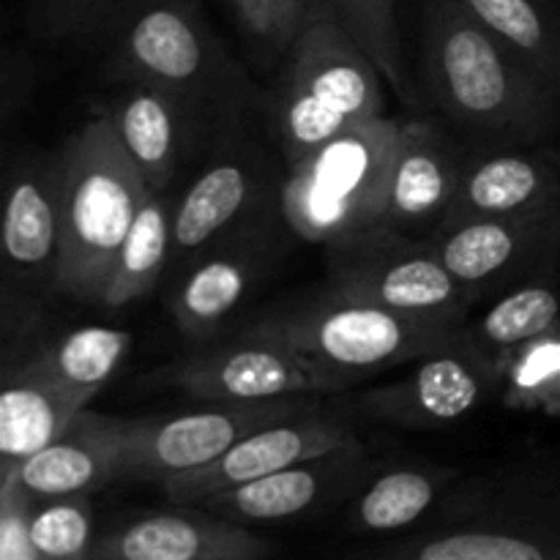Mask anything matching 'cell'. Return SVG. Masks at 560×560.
Segmentation results:
<instances>
[{"mask_svg":"<svg viewBox=\"0 0 560 560\" xmlns=\"http://www.w3.org/2000/svg\"><path fill=\"white\" fill-rule=\"evenodd\" d=\"M345 560H560V474L512 463L459 479L408 534Z\"/></svg>","mask_w":560,"mask_h":560,"instance_id":"obj_1","label":"cell"},{"mask_svg":"<svg viewBox=\"0 0 560 560\" xmlns=\"http://www.w3.org/2000/svg\"><path fill=\"white\" fill-rule=\"evenodd\" d=\"M424 80L435 107L468 135L525 145L550 135L560 96L457 0H427Z\"/></svg>","mask_w":560,"mask_h":560,"instance_id":"obj_2","label":"cell"},{"mask_svg":"<svg viewBox=\"0 0 560 560\" xmlns=\"http://www.w3.org/2000/svg\"><path fill=\"white\" fill-rule=\"evenodd\" d=\"M60 268L58 290L102 306L115 260L148 197L104 113L82 124L58 151Z\"/></svg>","mask_w":560,"mask_h":560,"instance_id":"obj_3","label":"cell"},{"mask_svg":"<svg viewBox=\"0 0 560 560\" xmlns=\"http://www.w3.org/2000/svg\"><path fill=\"white\" fill-rule=\"evenodd\" d=\"M246 328L288 345L337 392L359 377L419 361L463 337L465 323L402 315L331 288L273 306Z\"/></svg>","mask_w":560,"mask_h":560,"instance_id":"obj_4","label":"cell"},{"mask_svg":"<svg viewBox=\"0 0 560 560\" xmlns=\"http://www.w3.org/2000/svg\"><path fill=\"white\" fill-rule=\"evenodd\" d=\"M113 38L115 80L164 88L217 129L235 126L257 104L246 71L191 0H137Z\"/></svg>","mask_w":560,"mask_h":560,"instance_id":"obj_5","label":"cell"},{"mask_svg":"<svg viewBox=\"0 0 560 560\" xmlns=\"http://www.w3.org/2000/svg\"><path fill=\"white\" fill-rule=\"evenodd\" d=\"M383 74L331 11L306 25L284 55L268 115L293 167L334 137L383 115Z\"/></svg>","mask_w":560,"mask_h":560,"instance_id":"obj_6","label":"cell"},{"mask_svg":"<svg viewBox=\"0 0 560 560\" xmlns=\"http://www.w3.org/2000/svg\"><path fill=\"white\" fill-rule=\"evenodd\" d=\"M402 126V118L381 115L288 167L279 186L284 224L320 246L375 228Z\"/></svg>","mask_w":560,"mask_h":560,"instance_id":"obj_7","label":"cell"},{"mask_svg":"<svg viewBox=\"0 0 560 560\" xmlns=\"http://www.w3.org/2000/svg\"><path fill=\"white\" fill-rule=\"evenodd\" d=\"M326 288L430 320L465 323L474 293L452 277L424 238L361 230L326 246Z\"/></svg>","mask_w":560,"mask_h":560,"instance_id":"obj_8","label":"cell"},{"mask_svg":"<svg viewBox=\"0 0 560 560\" xmlns=\"http://www.w3.org/2000/svg\"><path fill=\"white\" fill-rule=\"evenodd\" d=\"M320 408L312 397L271 402H213L180 416L120 419V481H156L189 474L222 457L249 432Z\"/></svg>","mask_w":560,"mask_h":560,"instance_id":"obj_9","label":"cell"},{"mask_svg":"<svg viewBox=\"0 0 560 560\" xmlns=\"http://www.w3.org/2000/svg\"><path fill=\"white\" fill-rule=\"evenodd\" d=\"M142 383L208 402H271L337 392L288 345L252 328L230 342L170 361L142 377Z\"/></svg>","mask_w":560,"mask_h":560,"instance_id":"obj_10","label":"cell"},{"mask_svg":"<svg viewBox=\"0 0 560 560\" xmlns=\"http://www.w3.org/2000/svg\"><path fill=\"white\" fill-rule=\"evenodd\" d=\"M498 392L501 375L463 331L446 348L421 355L402 381L361 392L353 408L405 430H443L468 419Z\"/></svg>","mask_w":560,"mask_h":560,"instance_id":"obj_11","label":"cell"},{"mask_svg":"<svg viewBox=\"0 0 560 560\" xmlns=\"http://www.w3.org/2000/svg\"><path fill=\"white\" fill-rule=\"evenodd\" d=\"M355 443L361 441L353 427L337 416L323 413L320 405L315 410H306V413L290 416V419L273 421V424L249 432L211 465L189 470V474L170 476L159 487L170 503L197 506L200 501L219 495V492L266 479V476L279 474L290 465L323 457V454L339 452V448L355 446Z\"/></svg>","mask_w":560,"mask_h":560,"instance_id":"obj_12","label":"cell"},{"mask_svg":"<svg viewBox=\"0 0 560 560\" xmlns=\"http://www.w3.org/2000/svg\"><path fill=\"white\" fill-rule=\"evenodd\" d=\"M424 241L452 277L479 301L490 290L514 284L523 273L547 262V257H556L560 246V202L514 217L448 224L438 228Z\"/></svg>","mask_w":560,"mask_h":560,"instance_id":"obj_13","label":"cell"},{"mask_svg":"<svg viewBox=\"0 0 560 560\" xmlns=\"http://www.w3.org/2000/svg\"><path fill=\"white\" fill-rule=\"evenodd\" d=\"M277 255V230L262 217L202 252L173 279L170 315L178 331L191 342L211 339L244 304L252 288L262 282Z\"/></svg>","mask_w":560,"mask_h":560,"instance_id":"obj_14","label":"cell"},{"mask_svg":"<svg viewBox=\"0 0 560 560\" xmlns=\"http://www.w3.org/2000/svg\"><path fill=\"white\" fill-rule=\"evenodd\" d=\"M377 465L381 463L372 457L370 448L364 443H355V446L290 465L266 479L219 492L197 506L241 525L290 523V520L326 512L331 506H342Z\"/></svg>","mask_w":560,"mask_h":560,"instance_id":"obj_15","label":"cell"},{"mask_svg":"<svg viewBox=\"0 0 560 560\" xmlns=\"http://www.w3.org/2000/svg\"><path fill=\"white\" fill-rule=\"evenodd\" d=\"M271 552V541L249 525L173 503L167 512L135 514L98 534L91 560H266Z\"/></svg>","mask_w":560,"mask_h":560,"instance_id":"obj_16","label":"cell"},{"mask_svg":"<svg viewBox=\"0 0 560 560\" xmlns=\"http://www.w3.org/2000/svg\"><path fill=\"white\" fill-rule=\"evenodd\" d=\"M266 170L246 148H230L213 159L173 206V257L170 271L180 273L202 252L260 217Z\"/></svg>","mask_w":560,"mask_h":560,"instance_id":"obj_17","label":"cell"},{"mask_svg":"<svg viewBox=\"0 0 560 560\" xmlns=\"http://www.w3.org/2000/svg\"><path fill=\"white\" fill-rule=\"evenodd\" d=\"M98 113L109 118L148 191H167L184 159L200 148L208 131L217 129L186 98L148 82H124V91Z\"/></svg>","mask_w":560,"mask_h":560,"instance_id":"obj_18","label":"cell"},{"mask_svg":"<svg viewBox=\"0 0 560 560\" xmlns=\"http://www.w3.org/2000/svg\"><path fill=\"white\" fill-rule=\"evenodd\" d=\"M463 162L432 120H405L375 228L432 235L452 208Z\"/></svg>","mask_w":560,"mask_h":560,"instance_id":"obj_19","label":"cell"},{"mask_svg":"<svg viewBox=\"0 0 560 560\" xmlns=\"http://www.w3.org/2000/svg\"><path fill=\"white\" fill-rule=\"evenodd\" d=\"M5 268L22 288H58L60 167L55 156H22L9 170L3 202Z\"/></svg>","mask_w":560,"mask_h":560,"instance_id":"obj_20","label":"cell"},{"mask_svg":"<svg viewBox=\"0 0 560 560\" xmlns=\"http://www.w3.org/2000/svg\"><path fill=\"white\" fill-rule=\"evenodd\" d=\"M120 419L85 408L58 441L3 474L14 476L36 503L91 495L120 481Z\"/></svg>","mask_w":560,"mask_h":560,"instance_id":"obj_21","label":"cell"},{"mask_svg":"<svg viewBox=\"0 0 560 560\" xmlns=\"http://www.w3.org/2000/svg\"><path fill=\"white\" fill-rule=\"evenodd\" d=\"M560 202V167L534 151H490L463 162L457 195L441 228L468 219L514 217Z\"/></svg>","mask_w":560,"mask_h":560,"instance_id":"obj_22","label":"cell"},{"mask_svg":"<svg viewBox=\"0 0 560 560\" xmlns=\"http://www.w3.org/2000/svg\"><path fill=\"white\" fill-rule=\"evenodd\" d=\"M459 481V470L435 463L377 465L342 503V525L355 536H397L430 517Z\"/></svg>","mask_w":560,"mask_h":560,"instance_id":"obj_23","label":"cell"},{"mask_svg":"<svg viewBox=\"0 0 560 560\" xmlns=\"http://www.w3.org/2000/svg\"><path fill=\"white\" fill-rule=\"evenodd\" d=\"M88 405L91 397L44 375L31 361L5 370L0 394V474L58 441Z\"/></svg>","mask_w":560,"mask_h":560,"instance_id":"obj_24","label":"cell"},{"mask_svg":"<svg viewBox=\"0 0 560 560\" xmlns=\"http://www.w3.org/2000/svg\"><path fill=\"white\" fill-rule=\"evenodd\" d=\"M530 74L560 96V11L547 0H457Z\"/></svg>","mask_w":560,"mask_h":560,"instance_id":"obj_25","label":"cell"},{"mask_svg":"<svg viewBox=\"0 0 560 560\" xmlns=\"http://www.w3.org/2000/svg\"><path fill=\"white\" fill-rule=\"evenodd\" d=\"M170 257H173V208L164 200V191H148L120 246L102 306L120 310L151 293L170 268Z\"/></svg>","mask_w":560,"mask_h":560,"instance_id":"obj_26","label":"cell"},{"mask_svg":"<svg viewBox=\"0 0 560 560\" xmlns=\"http://www.w3.org/2000/svg\"><path fill=\"white\" fill-rule=\"evenodd\" d=\"M560 323V295L552 284H517L495 301L476 323H465V334L474 348L495 366L503 364L517 348L541 337Z\"/></svg>","mask_w":560,"mask_h":560,"instance_id":"obj_27","label":"cell"},{"mask_svg":"<svg viewBox=\"0 0 560 560\" xmlns=\"http://www.w3.org/2000/svg\"><path fill=\"white\" fill-rule=\"evenodd\" d=\"M131 348H135V337L129 331L88 326L63 334L52 345L36 350L27 361L44 375L93 399L102 392L104 383L113 381Z\"/></svg>","mask_w":560,"mask_h":560,"instance_id":"obj_28","label":"cell"},{"mask_svg":"<svg viewBox=\"0 0 560 560\" xmlns=\"http://www.w3.org/2000/svg\"><path fill=\"white\" fill-rule=\"evenodd\" d=\"M498 397L509 410L560 413V323L509 355Z\"/></svg>","mask_w":560,"mask_h":560,"instance_id":"obj_29","label":"cell"},{"mask_svg":"<svg viewBox=\"0 0 560 560\" xmlns=\"http://www.w3.org/2000/svg\"><path fill=\"white\" fill-rule=\"evenodd\" d=\"M326 3L334 20L359 42V47L381 69L383 80L394 85L397 96L413 102L397 31V0H326Z\"/></svg>","mask_w":560,"mask_h":560,"instance_id":"obj_30","label":"cell"},{"mask_svg":"<svg viewBox=\"0 0 560 560\" xmlns=\"http://www.w3.org/2000/svg\"><path fill=\"white\" fill-rule=\"evenodd\" d=\"M31 539L42 560H91L96 541L91 498L38 501L31 512Z\"/></svg>","mask_w":560,"mask_h":560,"instance_id":"obj_31","label":"cell"},{"mask_svg":"<svg viewBox=\"0 0 560 560\" xmlns=\"http://www.w3.org/2000/svg\"><path fill=\"white\" fill-rule=\"evenodd\" d=\"M137 0H33L31 22L49 42L91 44L113 38Z\"/></svg>","mask_w":560,"mask_h":560,"instance_id":"obj_32","label":"cell"},{"mask_svg":"<svg viewBox=\"0 0 560 560\" xmlns=\"http://www.w3.org/2000/svg\"><path fill=\"white\" fill-rule=\"evenodd\" d=\"M246 36L266 55H288L312 20L326 14V0H228Z\"/></svg>","mask_w":560,"mask_h":560,"instance_id":"obj_33","label":"cell"},{"mask_svg":"<svg viewBox=\"0 0 560 560\" xmlns=\"http://www.w3.org/2000/svg\"><path fill=\"white\" fill-rule=\"evenodd\" d=\"M31 495L11 474H0V560H42L31 539Z\"/></svg>","mask_w":560,"mask_h":560,"instance_id":"obj_34","label":"cell"}]
</instances>
